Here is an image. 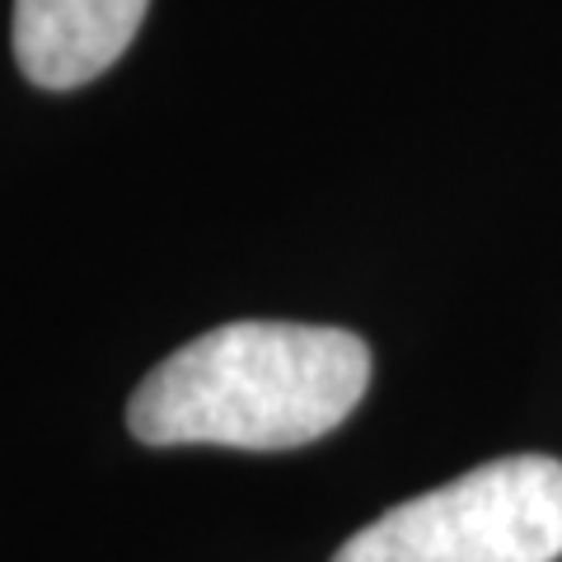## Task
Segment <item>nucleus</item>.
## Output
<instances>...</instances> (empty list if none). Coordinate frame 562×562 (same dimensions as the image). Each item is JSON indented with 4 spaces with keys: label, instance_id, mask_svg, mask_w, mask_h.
Masks as SVG:
<instances>
[{
    "label": "nucleus",
    "instance_id": "obj_1",
    "mask_svg": "<svg viewBox=\"0 0 562 562\" xmlns=\"http://www.w3.org/2000/svg\"><path fill=\"white\" fill-rule=\"evenodd\" d=\"M371 384V347L319 324H221L140 380L127 427L140 446L295 450L342 427Z\"/></svg>",
    "mask_w": 562,
    "mask_h": 562
},
{
    "label": "nucleus",
    "instance_id": "obj_2",
    "mask_svg": "<svg viewBox=\"0 0 562 562\" xmlns=\"http://www.w3.org/2000/svg\"><path fill=\"white\" fill-rule=\"evenodd\" d=\"M562 460L512 454L394 506L333 562H558Z\"/></svg>",
    "mask_w": 562,
    "mask_h": 562
},
{
    "label": "nucleus",
    "instance_id": "obj_3",
    "mask_svg": "<svg viewBox=\"0 0 562 562\" xmlns=\"http://www.w3.org/2000/svg\"><path fill=\"white\" fill-rule=\"evenodd\" d=\"M150 0H14V61L38 90H80L132 47Z\"/></svg>",
    "mask_w": 562,
    "mask_h": 562
}]
</instances>
